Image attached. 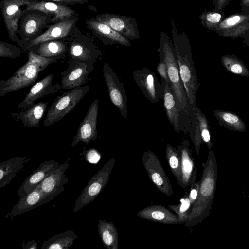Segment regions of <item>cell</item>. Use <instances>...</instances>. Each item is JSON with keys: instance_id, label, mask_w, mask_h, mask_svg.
I'll return each mask as SVG.
<instances>
[{"instance_id": "4dcf8cb0", "label": "cell", "mask_w": 249, "mask_h": 249, "mask_svg": "<svg viewBox=\"0 0 249 249\" xmlns=\"http://www.w3.org/2000/svg\"><path fill=\"white\" fill-rule=\"evenodd\" d=\"M78 237L74 231L71 229L60 234H57L42 243L41 249H68Z\"/></svg>"}, {"instance_id": "7c38bea8", "label": "cell", "mask_w": 249, "mask_h": 249, "mask_svg": "<svg viewBox=\"0 0 249 249\" xmlns=\"http://www.w3.org/2000/svg\"><path fill=\"white\" fill-rule=\"evenodd\" d=\"M78 19V16L69 19L50 24L47 30L40 36L29 42L24 44L22 49L28 51L32 47L40 43L53 40L67 41Z\"/></svg>"}, {"instance_id": "f6af8a7d", "label": "cell", "mask_w": 249, "mask_h": 249, "mask_svg": "<svg viewBox=\"0 0 249 249\" xmlns=\"http://www.w3.org/2000/svg\"><path fill=\"white\" fill-rule=\"evenodd\" d=\"M239 6L241 9L249 7V0H241Z\"/></svg>"}, {"instance_id": "d590c367", "label": "cell", "mask_w": 249, "mask_h": 249, "mask_svg": "<svg viewBox=\"0 0 249 249\" xmlns=\"http://www.w3.org/2000/svg\"><path fill=\"white\" fill-rule=\"evenodd\" d=\"M21 50L19 47L11 44L0 41V56L10 58H16L21 55Z\"/></svg>"}, {"instance_id": "83f0119b", "label": "cell", "mask_w": 249, "mask_h": 249, "mask_svg": "<svg viewBox=\"0 0 249 249\" xmlns=\"http://www.w3.org/2000/svg\"><path fill=\"white\" fill-rule=\"evenodd\" d=\"M29 50H33L41 56L59 60L64 57L68 53V45L67 41L53 40L40 43L31 47Z\"/></svg>"}, {"instance_id": "7a4b0ae2", "label": "cell", "mask_w": 249, "mask_h": 249, "mask_svg": "<svg viewBox=\"0 0 249 249\" xmlns=\"http://www.w3.org/2000/svg\"><path fill=\"white\" fill-rule=\"evenodd\" d=\"M173 45L180 77L185 90L189 114L196 107V91L198 87L194 66L191 46L184 32L179 33L172 22Z\"/></svg>"}, {"instance_id": "44dd1931", "label": "cell", "mask_w": 249, "mask_h": 249, "mask_svg": "<svg viewBox=\"0 0 249 249\" xmlns=\"http://www.w3.org/2000/svg\"><path fill=\"white\" fill-rule=\"evenodd\" d=\"M29 10H37L49 15L52 17L51 24L78 16L74 9L66 5L38 0L26 6L22 12Z\"/></svg>"}, {"instance_id": "e575fe53", "label": "cell", "mask_w": 249, "mask_h": 249, "mask_svg": "<svg viewBox=\"0 0 249 249\" xmlns=\"http://www.w3.org/2000/svg\"><path fill=\"white\" fill-rule=\"evenodd\" d=\"M191 126L189 133L197 156L199 155V149L201 142V136L199 129L198 121L194 111L190 114Z\"/></svg>"}, {"instance_id": "5bb4252c", "label": "cell", "mask_w": 249, "mask_h": 249, "mask_svg": "<svg viewBox=\"0 0 249 249\" xmlns=\"http://www.w3.org/2000/svg\"><path fill=\"white\" fill-rule=\"evenodd\" d=\"M94 18L129 40L140 39L138 26L135 18L107 13L97 15Z\"/></svg>"}, {"instance_id": "6da1fadb", "label": "cell", "mask_w": 249, "mask_h": 249, "mask_svg": "<svg viewBox=\"0 0 249 249\" xmlns=\"http://www.w3.org/2000/svg\"><path fill=\"white\" fill-rule=\"evenodd\" d=\"M218 178V166L213 151H209L203 165L196 199L192 208L185 227H193L202 222L210 215L214 200Z\"/></svg>"}, {"instance_id": "bcb514c9", "label": "cell", "mask_w": 249, "mask_h": 249, "mask_svg": "<svg viewBox=\"0 0 249 249\" xmlns=\"http://www.w3.org/2000/svg\"><path fill=\"white\" fill-rule=\"evenodd\" d=\"M241 13L249 15V7L241 9Z\"/></svg>"}, {"instance_id": "b9f144b4", "label": "cell", "mask_w": 249, "mask_h": 249, "mask_svg": "<svg viewBox=\"0 0 249 249\" xmlns=\"http://www.w3.org/2000/svg\"><path fill=\"white\" fill-rule=\"evenodd\" d=\"M222 118L225 122L231 124H235L239 121L237 116L230 113H224Z\"/></svg>"}, {"instance_id": "9a60e30c", "label": "cell", "mask_w": 249, "mask_h": 249, "mask_svg": "<svg viewBox=\"0 0 249 249\" xmlns=\"http://www.w3.org/2000/svg\"><path fill=\"white\" fill-rule=\"evenodd\" d=\"M133 77L142 92L152 103H158L162 98L163 87L155 74L150 70L143 68L135 70Z\"/></svg>"}, {"instance_id": "484cf974", "label": "cell", "mask_w": 249, "mask_h": 249, "mask_svg": "<svg viewBox=\"0 0 249 249\" xmlns=\"http://www.w3.org/2000/svg\"><path fill=\"white\" fill-rule=\"evenodd\" d=\"M49 202L45 195L36 187L29 194L20 198L6 217H15L40 205Z\"/></svg>"}, {"instance_id": "30bf717a", "label": "cell", "mask_w": 249, "mask_h": 249, "mask_svg": "<svg viewBox=\"0 0 249 249\" xmlns=\"http://www.w3.org/2000/svg\"><path fill=\"white\" fill-rule=\"evenodd\" d=\"M37 0H1L0 2L3 20L10 39L21 48L23 44L18 37V30L22 12L21 7Z\"/></svg>"}, {"instance_id": "4316f807", "label": "cell", "mask_w": 249, "mask_h": 249, "mask_svg": "<svg viewBox=\"0 0 249 249\" xmlns=\"http://www.w3.org/2000/svg\"><path fill=\"white\" fill-rule=\"evenodd\" d=\"M47 106V103L40 102L24 110L16 111L12 116L15 120L21 122L24 127H36L42 120Z\"/></svg>"}, {"instance_id": "836d02e7", "label": "cell", "mask_w": 249, "mask_h": 249, "mask_svg": "<svg viewBox=\"0 0 249 249\" xmlns=\"http://www.w3.org/2000/svg\"><path fill=\"white\" fill-rule=\"evenodd\" d=\"M225 17L223 11L213 10L212 11L205 10L199 16L202 26L211 31H214Z\"/></svg>"}, {"instance_id": "e0dca14e", "label": "cell", "mask_w": 249, "mask_h": 249, "mask_svg": "<svg viewBox=\"0 0 249 249\" xmlns=\"http://www.w3.org/2000/svg\"><path fill=\"white\" fill-rule=\"evenodd\" d=\"M68 64L66 70L61 72V84L64 89H71L86 84L94 69V65L83 62L69 60Z\"/></svg>"}, {"instance_id": "ffe728a7", "label": "cell", "mask_w": 249, "mask_h": 249, "mask_svg": "<svg viewBox=\"0 0 249 249\" xmlns=\"http://www.w3.org/2000/svg\"><path fill=\"white\" fill-rule=\"evenodd\" d=\"M53 74L51 73L36 83L31 88L23 100L17 107L18 111H22L35 104L43 97L53 94L63 89L61 85L53 84Z\"/></svg>"}, {"instance_id": "5b68a950", "label": "cell", "mask_w": 249, "mask_h": 249, "mask_svg": "<svg viewBox=\"0 0 249 249\" xmlns=\"http://www.w3.org/2000/svg\"><path fill=\"white\" fill-rule=\"evenodd\" d=\"M67 42L69 60L94 65L102 55V52L91 39L83 34L76 25L72 29Z\"/></svg>"}, {"instance_id": "1f68e13d", "label": "cell", "mask_w": 249, "mask_h": 249, "mask_svg": "<svg viewBox=\"0 0 249 249\" xmlns=\"http://www.w3.org/2000/svg\"><path fill=\"white\" fill-rule=\"evenodd\" d=\"M165 155L170 169L178 183L181 185V164L178 151L171 144H167L165 147Z\"/></svg>"}, {"instance_id": "8992f818", "label": "cell", "mask_w": 249, "mask_h": 249, "mask_svg": "<svg viewBox=\"0 0 249 249\" xmlns=\"http://www.w3.org/2000/svg\"><path fill=\"white\" fill-rule=\"evenodd\" d=\"M89 90V86H79L57 96L48 110L44 126H49L63 119L76 107Z\"/></svg>"}, {"instance_id": "9c48e42d", "label": "cell", "mask_w": 249, "mask_h": 249, "mask_svg": "<svg viewBox=\"0 0 249 249\" xmlns=\"http://www.w3.org/2000/svg\"><path fill=\"white\" fill-rule=\"evenodd\" d=\"M163 87L162 99L164 110L170 123L175 130L179 134L189 133L191 126L190 115L178 104L169 85L161 79Z\"/></svg>"}, {"instance_id": "d6a6232c", "label": "cell", "mask_w": 249, "mask_h": 249, "mask_svg": "<svg viewBox=\"0 0 249 249\" xmlns=\"http://www.w3.org/2000/svg\"><path fill=\"white\" fill-rule=\"evenodd\" d=\"M189 192H185L184 195L180 198V202L178 204L168 205L170 210L177 216L179 224H184L187 220L193 207L189 197Z\"/></svg>"}, {"instance_id": "d6986e66", "label": "cell", "mask_w": 249, "mask_h": 249, "mask_svg": "<svg viewBox=\"0 0 249 249\" xmlns=\"http://www.w3.org/2000/svg\"><path fill=\"white\" fill-rule=\"evenodd\" d=\"M69 166L67 162L59 164L37 186L49 202L64 190L65 185L68 181L65 172Z\"/></svg>"}, {"instance_id": "52a82bcc", "label": "cell", "mask_w": 249, "mask_h": 249, "mask_svg": "<svg viewBox=\"0 0 249 249\" xmlns=\"http://www.w3.org/2000/svg\"><path fill=\"white\" fill-rule=\"evenodd\" d=\"M115 162L114 158H111L89 180L78 197L72 212H78L100 194L109 180Z\"/></svg>"}, {"instance_id": "7402d4cb", "label": "cell", "mask_w": 249, "mask_h": 249, "mask_svg": "<svg viewBox=\"0 0 249 249\" xmlns=\"http://www.w3.org/2000/svg\"><path fill=\"white\" fill-rule=\"evenodd\" d=\"M86 24L93 35L105 45H112L118 44L127 47L131 46L129 40L107 25L98 21L95 18L87 20Z\"/></svg>"}, {"instance_id": "60d3db41", "label": "cell", "mask_w": 249, "mask_h": 249, "mask_svg": "<svg viewBox=\"0 0 249 249\" xmlns=\"http://www.w3.org/2000/svg\"><path fill=\"white\" fill-rule=\"evenodd\" d=\"M231 0H213L214 6L213 10L223 11V9L229 3Z\"/></svg>"}, {"instance_id": "4fadbf2b", "label": "cell", "mask_w": 249, "mask_h": 249, "mask_svg": "<svg viewBox=\"0 0 249 249\" xmlns=\"http://www.w3.org/2000/svg\"><path fill=\"white\" fill-rule=\"evenodd\" d=\"M103 76L107 86L110 99L125 118L127 115V98L123 84L110 66L104 63Z\"/></svg>"}, {"instance_id": "7bdbcfd3", "label": "cell", "mask_w": 249, "mask_h": 249, "mask_svg": "<svg viewBox=\"0 0 249 249\" xmlns=\"http://www.w3.org/2000/svg\"><path fill=\"white\" fill-rule=\"evenodd\" d=\"M230 70L231 72L236 74H241L243 71L242 66L238 63L233 64L231 67Z\"/></svg>"}, {"instance_id": "8fae6325", "label": "cell", "mask_w": 249, "mask_h": 249, "mask_svg": "<svg viewBox=\"0 0 249 249\" xmlns=\"http://www.w3.org/2000/svg\"><path fill=\"white\" fill-rule=\"evenodd\" d=\"M142 162L150 180L157 189L167 196H171L172 186L156 154L151 151L144 152Z\"/></svg>"}, {"instance_id": "74e56055", "label": "cell", "mask_w": 249, "mask_h": 249, "mask_svg": "<svg viewBox=\"0 0 249 249\" xmlns=\"http://www.w3.org/2000/svg\"><path fill=\"white\" fill-rule=\"evenodd\" d=\"M84 155L87 160L90 163H97L100 159L101 155L96 149L90 148L84 151Z\"/></svg>"}, {"instance_id": "ee69618b", "label": "cell", "mask_w": 249, "mask_h": 249, "mask_svg": "<svg viewBox=\"0 0 249 249\" xmlns=\"http://www.w3.org/2000/svg\"><path fill=\"white\" fill-rule=\"evenodd\" d=\"M22 248L24 249H37V242L35 240L28 241L22 245Z\"/></svg>"}, {"instance_id": "603a6c76", "label": "cell", "mask_w": 249, "mask_h": 249, "mask_svg": "<svg viewBox=\"0 0 249 249\" xmlns=\"http://www.w3.org/2000/svg\"><path fill=\"white\" fill-rule=\"evenodd\" d=\"M54 160L43 162L22 182L17 194L22 198L34 190L46 178L50 175L58 166Z\"/></svg>"}, {"instance_id": "3957f363", "label": "cell", "mask_w": 249, "mask_h": 249, "mask_svg": "<svg viewBox=\"0 0 249 249\" xmlns=\"http://www.w3.org/2000/svg\"><path fill=\"white\" fill-rule=\"evenodd\" d=\"M56 58H46L28 51V60L9 78L0 81V96L29 87L36 82L39 73L50 64L57 62Z\"/></svg>"}, {"instance_id": "ba28073f", "label": "cell", "mask_w": 249, "mask_h": 249, "mask_svg": "<svg viewBox=\"0 0 249 249\" xmlns=\"http://www.w3.org/2000/svg\"><path fill=\"white\" fill-rule=\"evenodd\" d=\"M52 18L47 13L37 10L22 12L18 35L23 45L37 37L43 32L44 29H47L51 24Z\"/></svg>"}, {"instance_id": "f1b7e54d", "label": "cell", "mask_w": 249, "mask_h": 249, "mask_svg": "<svg viewBox=\"0 0 249 249\" xmlns=\"http://www.w3.org/2000/svg\"><path fill=\"white\" fill-rule=\"evenodd\" d=\"M28 160L29 159L17 156L1 162L0 164V188L9 184Z\"/></svg>"}, {"instance_id": "d4e9b609", "label": "cell", "mask_w": 249, "mask_h": 249, "mask_svg": "<svg viewBox=\"0 0 249 249\" xmlns=\"http://www.w3.org/2000/svg\"><path fill=\"white\" fill-rule=\"evenodd\" d=\"M137 216L153 222L168 224H179L176 214L166 207L160 205L147 206L138 211Z\"/></svg>"}, {"instance_id": "7dc6e473", "label": "cell", "mask_w": 249, "mask_h": 249, "mask_svg": "<svg viewBox=\"0 0 249 249\" xmlns=\"http://www.w3.org/2000/svg\"><path fill=\"white\" fill-rule=\"evenodd\" d=\"M243 38H249V30L248 32L245 34Z\"/></svg>"}, {"instance_id": "ac0fdd59", "label": "cell", "mask_w": 249, "mask_h": 249, "mask_svg": "<svg viewBox=\"0 0 249 249\" xmlns=\"http://www.w3.org/2000/svg\"><path fill=\"white\" fill-rule=\"evenodd\" d=\"M249 30V15L234 13L226 17L214 31L224 37H244Z\"/></svg>"}, {"instance_id": "277c9868", "label": "cell", "mask_w": 249, "mask_h": 249, "mask_svg": "<svg viewBox=\"0 0 249 249\" xmlns=\"http://www.w3.org/2000/svg\"><path fill=\"white\" fill-rule=\"evenodd\" d=\"M159 51L160 59L166 65L170 88L175 99L178 105L189 113L187 98L180 77L175 48L167 34L163 31L160 33Z\"/></svg>"}, {"instance_id": "8d00e7d4", "label": "cell", "mask_w": 249, "mask_h": 249, "mask_svg": "<svg viewBox=\"0 0 249 249\" xmlns=\"http://www.w3.org/2000/svg\"><path fill=\"white\" fill-rule=\"evenodd\" d=\"M194 111L198 121L202 139L207 144L208 149H210L212 146V144L211 142L210 134L207 128L206 119L197 107L194 109Z\"/></svg>"}, {"instance_id": "f35d334b", "label": "cell", "mask_w": 249, "mask_h": 249, "mask_svg": "<svg viewBox=\"0 0 249 249\" xmlns=\"http://www.w3.org/2000/svg\"><path fill=\"white\" fill-rule=\"evenodd\" d=\"M157 71L160 76L161 79L165 80L170 87V84L167 74L166 65L165 63L160 59V62L158 64Z\"/></svg>"}, {"instance_id": "ab89813d", "label": "cell", "mask_w": 249, "mask_h": 249, "mask_svg": "<svg viewBox=\"0 0 249 249\" xmlns=\"http://www.w3.org/2000/svg\"><path fill=\"white\" fill-rule=\"evenodd\" d=\"M45 1L57 2L64 5L86 4L89 0H38Z\"/></svg>"}, {"instance_id": "cb8c5ba5", "label": "cell", "mask_w": 249, "mask_h": 249, "mask_svg": "<svg viewBox=\"0 0 249 249\" xmlns=\"http://www.w3.org/2000/svg\"><path fill=\"white\" fill-rule=\"evenodd\" d=\"M181 164V185L185 189L190 187L194 180L196 179L197 168L195 160L190 148V143L187 139H183L181 143L177 146Z\"/></svg>"}, {"instance_id": "f546056e", "label": "cell", "mask_w": 249, "mask_h": 249, "mask_svg": "<svg viewBox=\"0 0 249 249\" xmlns=\"http://www.w3.org/2000/svg\"><path fill=\"white\" fill-rule=\"evenodd\" d=\"M98 231L103 245L107 249H119V237L117 230L112 222L99 220Z\"/></svg>"}, {"instance_id": "2e32d148", "label": "cell", "mask_w": 249, "mask_h": 249, "mask_svg": "<svg viewBox=\"0 0 249 249\" xmlns=\"http://www.w3.org/2000/svg\"><path fill=\"white\" fill-rule=\"evenodd\" d=\"M99 110V99H96L90 105L86 116L80 124L72 140L71 146L73 148L79 142L87 145L90 142L98 137L97 124Z\"/></svg>"}]
</instances>
